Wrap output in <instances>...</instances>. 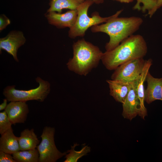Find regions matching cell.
I'll list each match as a JSON object with an SVG mask.
<instances>
[{
  "label": "cell",
  "instance_id": "obj_5",
  "mask_svg": "<svg viewBox=\"0 0 162 162\" xmlns=\"http://www.w3.org/2000/svg\"><path fill=\"white\" fill-rule=\"evenodd\" d=\"M36 81L39 84L37 88L28 90L17 89L15 86H8L3 90V94L9 101L35 100L44 101L50 91V85L47 81L37 77Z\"/></svg>",
  "mask_w": 162,
  "mask_h": 162
},
{
  "label": "cell",
  "instance_id": "obj_4",
  "mask_svg": "<svg viewBox=\"0 0 162 162\" xmlns=\"http://www.w3.org/2000/svg\"><path fill=\"white\" fill-rule=\"evenodd\" d=\"M94 3L91 0H85L78 6L76 21L68 32V36L70 38L83 37L89 28L106 22L112 18L118 16L123 11L122 10H119L113 15L107 17H101L98 12L95 11L92 14L91 17H89L88 14V10Z\"/></svg>",
  "mask_w": 162,
  "mask_h": 162
},
{
  "label": "cell",
  "instance_id": "obj_11",
  "mask_svg": "<svg viewBox=\"0 0 162 162\" xmlns=\"http://www.w3.org/2000/svg\"><path fill=\"white\" fill-rule=\"evenodd\" d=\"M26 102L10 101L4 110L12 124L24 123L26 121L29 110Z\"/></svg>",
  "mask_w": 162,
  "mask_h": 162
},
{
  "label": "cell",
  "instance_id": "obj_1",
  "mask_svg": "<svg viewBox=\"0 0 162 162\" xmlns=\"http://www.w3.org/2000/svg\"><path fill=\"white\" fill-rule=\"evenodd\" d=\"M147 52L146 43L140 34H133L112 50L103 53L101 60L108 70H115L130 60L143 58Z\"/></svg>",
  "mask_w": 162,
  "mask_h": 162
},
{
  "label": "cell",
  "instance_id": "obj_3",
  "mask_svg": "<svg viewBox=\"0 0 162 162\" xmlns=\"http://www.w3.org/2000/svg\"><path fill=\"white\" fill-rule=\"evenodd\" d=\"M73 56L66 64L68 69L81 75L86 76L98 66L103 52L97 46L84 39L73 45Z\"/></svg>",
  "mask_w": 162,
  "mask_h": 162
},
{
  "label": "cell",
  "instance_id": "obj_16",
  "mask_svg": "<svg viewBox=\"0 0 162 162\" xmlns=\"http://www.w3.org/2000/svg\"><path fill=\"white\" fill-rule=\"evenodd\" d=\"M18 138L20 149L21 151L34 149L40 142L33 128L25 129Z\"/></svg>",
  "mask_w": 162,
  "mask_h": 162
},
{
  "label": "cell",
  "instance_id": "obj_22",
  "mask_svg": "<svg viewBox=\"0 0 162 162\" xmlns=\"http://www.w3.org/2000/svg\"><path fill=\"white\" fill-rule=\"evenodd\" d=\"M0 162H16L10 154L0 151Z\"/></svg>",
  "mask_w": 162,
  "mask_h": 162
},
{
  "label": "cell",
  "instance_id": "obj_8",
  "mask_svg": "<svg viewBox=\"0 0 162 162\" xmlns=\"http://www.w3.org/2000/svg\"><path fill=\"white\" fill-rule=\"evenodd\" d=\"M26 39L22 32L12 30L0 38V52L4 50L11 55L15 60L19 62L17 52L19 48L26 43Z\"/></svg>",
  "mask_w": 162,
  "mask_h": 162
},
{
  "label": "cell",
  "instance_id": "obj_27",
  "mask_svg": "<svg viewBox=\"0 0 162 162\" xmlns=\"http://www.w3.org/2000/svg\"><path fill=\"white\" fill-rule=\"evenodd\" d=\"M142 0H136L137 2L136 3H139Z\"/></svg>",
  "mask_w": 162,
  "mask_h": 162
},
{
  "label": "cell",
  "instance_id": "obj_15",
  "mask_svg": "<svg viewBox=\"0 0 162 162\" xmlns=\"http://www.w3.org/2000/svg\"><path fill=\"white\" fill-rule=\"evenodd\" d=\"M1 135L0 151L12 154L20 150L18 137L14 134L12 128Z\"/></svg>",
  "mask_w": 162,
  "mask_h": 162
},
{
  "label": "cell",
  "instance_id": "obj_12",
  "mask_svg": "<svg viewBox=\"0 0 162 162\" xmlns=\"http://www.w3.org/2000/svg\"><path fill=\"white\" fill-rule=\"evenodd\" d=\"M147 87L145 90V101L150 104L156 100L162 101V77L155 78L148 73L146 79Z\"/></svg>",
  "mask_w": 162,
  "mask_h": 162
},
{
  "label": "cell",
  "instance_id": "obj_6",
  "mask_svg": "<svg viewBox=\"0 0 162 162\" xmlns=\"http://www.w3.org/2000/svg\"><path fill=\"white\" fill-rule=\"evenodd\" d=\"M55 133L54 128H44L40 136L41 141L36 148L39 153V162H55L67 154V152H61L56 148L54 142Z\"/></svg>",
  "mask_w": 162,
  "mask_h": 162
},
{
  "label": "cell",
  "instance_id": "obj_23",
  "mask_svg": "<svg viewBox=\"0 0 162 162\" xmlns=\"http://www.w3.org/2000/svg\"><path fill=\"white\" fill-rule=\"evenodd\" d=\"M8 99L6 98L3 100V102L0 105V111L5 110L8 105Z\"/></svg>",
  "mask_w": 162,
  "mask_h": 162
},
{
  "label": "cell",
  "instance_id": "obj_26",
  "mask_svg": "<svg viewBox=\"0 0 162 162\" xmlns=\"http://www.w3.org/2000/svg\"><path fill=\"white\" fill-rule=\"evenodd\" d=\"M94 3L97 4H102L104 2V0H91Z\"/></svg>",
  "mask_w": 162,
  "mask_h": 162
},
{
  "label": "cell",
  "instance_id": "obj_7",
  "mask_svg": "<svg viewBox=\"0 0 162 162\" xmlns=\"http://www.w3.org/2000/svg\"><path fill=\"white\" fill-rule=\"evenodd\" d=\"M145 62L143 58H138L121 64L114 70L111 80L128 83L137 80L142 71Z\"/></svg>",
  "mask_w": 162,
  "mask_h": 162
},
{
  "label": "cell",
  "instance_id": "obj_9",
  "mask_svg": "<svg viewBox=\"0 0 162 162\" xmlns=\"http://www.w3.org/2000/svg\"><path fill=\"white\" fill-rule=\"evenodd\" d=\"M77 16V9L70 10L64 13L46 12L45 15L49 24L59 28H71L76 21Z\"/></svg>",
  "mask_w": 162,
  "mask_h": 162
},
{
  "label": "cell",
  "instance_id": "obj_14",
  "mask_svg": "<svg viewBox=\"0 0 162 162\" xmlns=\"http://www.w3.org/2000/svg\"><path fill=\"white\" fill-rule=\"evenodd\" d=\"M110 94L117 101L123 104L129 92L130 83L114 80H107Z\"/></svg>",
  "mask_w": 162,
  "mask_h": 162
},
{
  "label": "cell",
  "instance_id": "obj_24",
  "mask_svg": "<svg viewBox=\"0 0 162 162\" xmlns=\"http://www.w3.org/2000/svg\"><path fill=\"white\" fill-rule=\"evenodd\" d=\"M162 7V0H156V5L155 9V11Z\"/></svg>",
  "mask_w": 162,
  "mask_h": 162
},
{
  "label": "cell",
  "instance_id": "obj_10",
  "mask_svg": "<svg viewBox=\"0 0 162 162\" xmlns=\"http://www.w3.org/2000/svg\"><path fill=\"white\" fill-rule=\"evenodd\" d=\"M136 80L130 83L128 94L122 104V115L124 118L131 120L139 114L140 102L136 92Z\"/></svg>",
  "mask_w": 162,
  "mask_h": 162
},
{
  "label": "cell",
  "instance_id": "obj_13",
  "mask_svg": "<svg viewBox=\"0 0 162 162\" xmlns=\"http://www.w3.org/2000/svg\"><path fill=\"white\" fill-rule=\"evenodd\" d=\"M151 59L146 60L142 71L138 79L136 80V92L140 102V111L138 115L144 119L147 115V111L144 105L145 89L144 83L147 75L152 64Z\"/></svg>",
  "mask_w": 162,
  "mask_h": 162
},
{
  "label": "cell",
  "instance_id": "obj_2",
  "mask_svg": "<svg viewBox=\"0 0 162 162\" xmlns=\"http://www.w3.org/2000/svg\"><path fill=\"white\" fill-rule=\"evenodd\" d=\"M143 22L139 17H119L116 16L105 23L92 26V32H102L108 34L109 42L105 46L106 51L113 50L123 40L133 34L140 28Z\"/></svg>",
  "mask_w": 162,
  "mask_h": 162
},
{
  "label": "cell",
  "instance_id": "obj_25",
  "mask_svg": "<svg viewBox=\"0 0 162 162\" xmlns=\"http://www.w3.org/2000/svg\"><path fill=\"white\" fill-rule=\"evenodd\" d=\"M121 3H129L132 2L134 0H113Z\"/></svg>",
  "mask_w": 162,
  "mask_h": 162
},
{
  "label": "cell",
  "instance_id": "obj_20",
  "mask_svg": "<svg viewBox=\"0 0 162 162\" xmlns=\"http://www.w3.org/2000/svg\"><path fill=\"white\" fill-rule=\"evenodd\" d=\"M12 124L10 121L6 111L0 112V134L2 135L12 128Z\"/></svg>",
  "mask_w": 162,
  "mask_h": 162
},
{
  "label": "cell",
  "instance_id": "obj_17",
  "mask_svg": "<svg viewBox=\"0 0 162 162\" xmlns=\"http://www.w3.org/2000/svg\"><path fill=\"white\" fill-rule=\"evenodd\" d=\"M85 0H50V7L46 12H56L61 13L62 10H76Z\"/></svg>",
  "mask_w": 162,
  "mask_h": 162
},
{
  "label": "cell",
  "instance_id": "obj_21",
  "mask_svg": "<svg viewBox=\"0 0 162 162\" xmlns=\"http://www.w3.org/2000/svg\"><path fill=\"white\" fill-rule=\"evenodd\" d=\"M11 22L10 20L5 14H1L0 16V31L3 30Z\"/></svg>",
  "mask_w": 162,
  "mask_h": 162
},
{
  "label": "cell",
  "instance_id": "obj_28",
  "mask_svg": "<svg viewBox=\"0 0 162 162\" xmlns=\"http://www.w3.org/2000/svg\"><path fill=\"white\" fill-rule=\"evenodd\" d=\"M142 2H141V3H142ZM140 8H141V7H140ZM140 9H139V10H140Z\"/></svg>",
  "mask_w": 162,
  "mask_h": 162
},
{
  "label": "cell",
  "instance_id": "obj_19",
  "mask_svg": "<svg viewBox=\"0 0 162 162\" xmlns=\"http://www.w3.org/2000/svg\"><path fill=\"white\" fill-rule=\"evenodd\" d=\"M78 145L77 143L74 144L73 146H71V149L67 151L68 153L65 155L66 159L64 162H76L79 159L86 155L90 152V147L87 146L83 147L80 151H76L75 148Z\"/></svg>",
  "mask_w": 162,
  "mask_h": 162
},
{
  "label": "cell",
  "instance_id": "obj_18",
  "mask_svg": "<svg viewBox=\"0 0 162 162\" xmlns=\"http://www.w3.org/2000/svg\"><path fill=\"white\" fill-rule=\"evenodd\" d=\"M16 162H38L39 153L37 149L18 151L12 154Z\"/></svg>",
  "mask_w": 162,
  "mask_h": 162
}]
</instances>
